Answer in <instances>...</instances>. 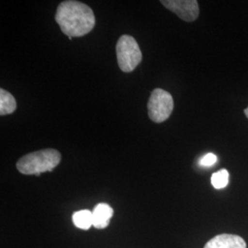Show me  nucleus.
I'll return each mask as SVG.
<instances>
[{
  "mask_svg": "<svg viewBox=\"0 0 248 248\" xmlns=\"http://www.w3.org/2000/svg\"><path fill=\"white\" fill-rule=\"evenodd\" d=\"M73 222L78 228L88 230L93 225V214L89 210L77 212L73 215Z\"/></svg>",
  "mask_w": 248,
  "mask_h": 248,
  "instance_id": "obj_9",
  "label": "nucleus"
},
{
  "mask_svg": "<svg viewBox=\"0 0 248 248\" xmlns=\"http://www.w3.org/2000/svg\"><path fill=\"white\" fill-rule=\"evenodd\" d=\"M93 226L97 229H104L108 225L113 215L112 208L106 203H99L93 211Z\"/></svg>",
  "mask_w": 248,
  "mask_h": 248,
  "instance_id": "obj_7",
  "label": "nucleus"
},
{
  "mask_svg": "<svg viewBox=\"0 0 248 248\" xmlns=\"http://www.w3.org/2000/svg\"><path fill=\"white\" fill-rule=\"evenodd\" d=\"M55 21L61 31L71 40L89 33L95 26L93 10L79 1H63L56 10Z\"/></svg>",
  "mask_w": 248,
  "mask_h": 248,
  "instance_id": "obj_1",
  "label": "nucleus"
},
{
  "mask_svg": "<svg viewBox=\"0 0 248 248\" xmlns=\"http://www.w3.org/2000/svg\"><path fill=\"white\" fill-rule=\"evenodd\" d=\"M217 156L213 154V153H209L207 155H205L203 157L200 161V165L202 167H212L216 162H217Z\"/></svg>",
  "mask_w": 248,
  "mask_h": 248,
  "instance_id": "obj_11",
  "label": "nucleus"
},
{
  "mask_svg": "<svg viewBox=\"0 0 248 248\" xmlns=\"http://www.w3.org/2000/svg\"><path fill=\"white\" fill-rule=\"evenodd\" d=\"M147 108L151 121L155 124H161L166 122L172 114L174 99L168 91L155 89L151 93Z\"/></svg>",
  "mask_w": 248,
  "mask_h": 248,
  "instance_id": "obj_4",
  "label": "nucleus"
},
{
  "mask_svg": "<svg viewBox=\"0 0 248 248\" xmlns=\"http://www.w3.org/2000/svg\"><path fill=\"white\" fill-rule=\"evenodd\" d=\"M17 108L15 98L5 89H0V115L13 113Z\"/></svg>",
  "mask_w": 248,
  "mask_h": 248,
  "instance_id": "obj_8",
  "label": "nucleus"
},
{
  "mask_svg": "<svg viewBox=\"0 0 248 248\" xmlns=\"http://www.w3.org/2000/svg\"><path fill=\"white\" fill-rule=\"evenodd\" d=\"M245 114H246V116L248 117V107L247 108H246V109H245Z\"/></svg>",
  "mask_w": 248,
  "mask_h": 248,
  "instance_id": "obj_12",
  "label": "nucleus"
},
{
  "mask_svg": "<svg viewBox=\"0 0 248 248\" xmlns=\"http://www.w3.org/2000/svg\"><path fill=\"white\" fill-rule=\"evenodd\" d=\"M160 2L186 22H192L199 17L200 9L196 0H162Z\"/></svg>",
  "mask_w": 248,
  "mask_h": 248,
  "instance_id": "obj_5",
  "label": "nucleus"
},
{
  "mask_svg": "<svg viewBox=\"0 0 248 248\" xmlns=\"http://www.w3.org/2000/svg\"><path fill=\"white\" fill-rule=\"evenodd\" d=\"M212 184L213 186L217 188L221 189L228 185L229 182V173L226 169H222L218 172L213 173L212 176Z\"/></svg>",
  "mask_w": 248,
  "mask_h": 248,
  "instance_id": "obj_10",
  "label": "nucleus"
},
{
  "mask_svg": "<svg viewBox=\"0 0 248 248\" xmlns=\"http://www.w3.org/2000/svg\"><path fill=\"white\" fill-rule=\"evenodd\" d=\"M204 248H247V244L238 235L222 233L210 240Z\"/></svg>",
  "mask_w": 248,
  "mask_h": 248,
  "instance_id": "obj_6",
  "label": "nucleus"
},
{
  "mask_svg": "<svg viewBox=\"0 0 248 248\" xmlns=\"http://www.w3.org/2000/svg\"><path fill=\"white\" fill-rule=\"evenodd\" d=\"M62 155L55 149H44L30 153L17 162V169L23 175H37L53 171L61 162Z\"/></svg>",
  "mask_w": 248,
  "mask_h": 248,
  "instance_id": "obj_2",
  "label": "nucleus"
},
{
  "mask_svg": "<svg viewBox=\"0 0 248 248\" xmlns=\"http://www.w3.org/2000/svg\"><path fill=\"white\" fill-rule=\"evenodd\" d=\"M116 53L119 67L124 73L133 72L142 61L140 47L132 36L120 37L116 45Z\"/></svg>",
  "mask_w": 248,
  "mask_h": 248,
  "instance_id": "obj_3",
  "label": "nucleus"
}]
</instances>
